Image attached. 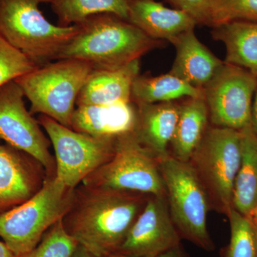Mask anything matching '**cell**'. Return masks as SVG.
I'll return each instance as SVG.
<instances>
[{
    "instance_id": "cell-17",
    "label": "cell",
    "mask_w": 257,
    "mask_h": 257,
    "mask_svg": "<svg viewBox=\"0 0 257 257\" xmlns=\"http://www.w3.org/2000/svg\"><path fill=\"white\" fill-rule=\"evenodd\" d=\"M140 60L114 69H93L76 105H110L131 101L132 86L140 74Z\"/></svg>"
},
{
    "instance_id": "cell-13",
    "label": "cell",
    "mask_w": 257,
    "mask_h": 257,
    "mask_svg": "<svg viewBox=\"0 0 257 257\" xmlns=\"http://www.w3.org/2000/svg\"><path fill=\"white\" fill-rule=\"evenodd\" d=\"M39 170L44 169L31 157L0 144V213L26 202L41 189L46 177Z\"/></svg>"
},
{
    "instance_id": "cell-11",
    "label": "cell",
    "mask_w": 257,
    "mask_h": 257,
    "mask_svg": "<svg viewBox=\"0 0 257 257\" xmlns=\"http://www.w3.org/2000/svg\"><path fill=\"white\" fill-rule=\"evenodd\" d=\"M16 81L0 88V142L27 154L42 166L47 177H55L56 164L50 143L24 102Z\"/></svg>"
},
{
    "instance_id": "cell-6",
    "label": "cell",
    "mask_w": 257,
    "mask_h": 257,
    "mask_svg": "<svg viewBox=\"0 0 257 257\" xmlns=\"http://www.w3.org/2000/svg\"><path fill=\"white\" fill-rule=\"evenodd\" d=\"M172 220L181 239L207 251L214 249L207 229L211 209L209 197L189 162L177 160L169 154L159 160Z\"/></svg>"
},
{
    "instance_id": "cell-4",
    "label": "cell",
    "mask_w": 257,
    "mask_h": 257,
    "mask_svg": "<svg viewBox=\"0 0 257 257\" xmlns=\"http://www.w3.org/2000/svg\"><path fill=\"white\" fill-rule=\"evenodd\" d=\"M48 0H0V35L40 67L56 60L78 25L56 26L39 8Z\"/></svg>"
},
{
    "instance_id": "cell-35",
    "label": "cell",
    "mask_w": 257,
    "mask_h": 257,
    "mask_svg": "<svg viewBox=\"0 0 257 257\" xmlns=\"http://www.w3.org/2000/svg\"><path fill=\"white\" fill-rule=\"evenodd\" d=\"M255 228H256V239H257V226H255Z\"/></svg>"
},
{
    "instance_id": "cell-12",
    "label": "cell",
    "mask_w": 257,
    "mask_h": 257,
    "mask_svg": "<svg viewBox=\"0 0 257 257\" xmlns=\"http://www.w3.org/2000/svg\"><path fill=\"white\" fill-rule=\"evenodd\" d=\"M166 196L148 200L117 252L126 257H156L180 245Z\"/></svg>"
},
{
    "instance_id": "cell-32",
    "label": "cell",
    "mask_w": 257,
    "mask_h": 257,
    "mask_svg": "<svg viewBox=\"0 0 257 257\" xmlns=\"http://www.w3.org/2000/svg\"><path fill=\"white\" fill-rule=\"evenodd\" d=\"M0 257H17L3 241H0Z\"/></svg>"
},
{
    "instance_id": "cell-2",
    "label": "cell",
    "mask_w": 257,
    "mask_h": 257,
    "mask_svg": "<svg viewBox=\"0 0 257 257\" xmlns=\"http://www.w3.org/2000/svg\"><path fill=\"white\" fill-rule=\"evenodd\" d=\"M77 25L78 32L56 60L84 61L94 69H118L164 45L115 15H92Z\"/></svg>"
},
{
    "instance_id": "cell-5",
    "label": "cell",
    "mask_w": 257,
    "mask_h": 257,
    "mask_svg": "<svg viewBox=\"0 0 257 257\" xmlns=\"http://www.w3.org/2000/svg\"><path fill=\"white\" fill-rule=\"evenodd\" d=\"M92 64L77 60H60L37 67L17 79L31 103V114L46 115L71 128L76 102L92 72Z\"/></svg>"
},
{
    "instance_id": "cell-8",
    "label": "cell",
    "mask_w": 257,
    "mask_h": 257,
    "mask_svg": "<svg viewBox=\"0 0 257 257\" xmlns=\"http://www.w3.org/2000/svg\"><path fill=\"white\" fill-rule=\"evenodd\" d=\"M87 188L166 196L159 160L133 132L116 139L114 156L82 182Z\"/></svg>"
},
{
    "instance_id": "cell-30",
    "label": "cell",
    "mask_w": 257,
    "mask_h": 257,
    "mask_svg": "<svg viewBox=\"0 0 257 257\" xmlns=\"http://www.w3.org/2000/svg\"><path fill=\"white\" fill-rule=\"evenodd\" d=\"M156 257H185L183 251L181 249L180 245L176 246L175 248H171L165 252L161 253Z\"/></svg>"
},
{
    "instance_id": "cell-29",
    "label": "cell",
    "mask_w": 257,
    "mask_h": 257,
    "mask_svg": "<svg viewBox=\"0 0 257 257\" xmlns=\"http://www.w3.org/2000/svg\"><path fill=\"white\" fill-rule=\"evenodd\" d=\"M251 126L253 133L257 136V89L253 96L252 106H251Z\"/></svg>"
},
{
    "instance_id": "cell-28",
    "label": "cell",
    "mask_w": 257,
    "mask_h": 257,
    "mask_svg": "<svg viewBox=\"0 0 257 257\" xmlns=\"http://www.w3.org/2000/svg\"><path fill=\"white\" fill-rule=\"evenodd\" d=\"M175 9L189 15L197 25L211 27V0H167Z\"/></svg>"
},
{
    "instance_id": "cell-9",
    "label": "cell",
    "mask_w": 257,
    "mask_h": 257,
    "mask_svg": "<svg viewBox=\"0 0 257 257\" xmlns=\"http://www.w3.org/2000/svg\"><path fill=\"white\" fill-rule=\"evenodd\" d=\"M39 124L50 138L55 153V177L74 189L114 156L116 138H96L74 131L40 114Z\"/></svg>"
},
{
    "instance_id": "cell-26",
    "label": "cell",
    "mask_w": 257,
    "mask_h": 257,
    "mask_svg": "<svg viewBox=\"0 0 257 257\" xmlns=\"http://www.w3.org/2000/svg\"><path fill=\"white\" fill-rule=\"evenodd\" d=\"M236 21L257 23V0H211V28Z\"/></svg>"
},
{
    "instance_id": "cell-34",
    "label": "cell",
    "mask_w": 257,
    "mask_h": 257,
    "mask_svg": "<svg viewBox=\"0 0 257 257\" xmlns=\"http://www.w3.org/2000/svg\"><path fill=\"white\" fill-rule=\"evenodd\" d=\"M108 257H126L123 256V255L119 254V253H113V254L110 255V256Z\"/></svg>"
},
{
    "instance_id": "cell-7",
    "label": "cell",
    "mask_w": 257,
    "mask_h": 257,
    "mask_svg": "<svg viewBox=\"0 0 257 257\" xmlns=\"http://www.w3.org/2000/svg\"><path fill=\"white\" fill-rule=\"evenodd\" d=\"M241 160V133L208 126L189 163L209 197L211 209L227 215Z\"/></svg>"
},
{
    "instance_id": "cell-3",
    "label": "cell",
    "mask_w": 257,
    "mask_h": 257,
    "mask_svg": "<svg viewBox=\"0 0 257 257\" xmlns=\"http://www.w3.org/2000/svg\"><path fill=\"white\" fill-rule=\"evenodd\" d=\"M75 189L55 177H46L28 201L0 213V238L19 257L36 247L47 230L62 219L73 202Z\"/></svg>"
},
{
    "instance_id": "cell-10",
    "label": "cell",
    "mask_w": 257,
    "mask_h": 257,
    "mask_svg": "<svg viewBox=\"0 0 257 257\" xmlns=\"http://www.w3.org/2000/svg\"><path fill=\"white\" fill-rule=\"evenodd\" d=\"M256 89V76L224 62L203 89L211 125L236 131L249 126Z\"/></svg>"
},
{
    "instance_id": "cell-25",
    "label": "cell",
    "mask_w": 257,
    "mask_h": 257,
    "mask_svg": "<svg viewBox=\"0 0 257 257\" xmlns=\"http://www.w3.org/2000/svg\"><path fill=\"white\" fill-rule=\"evenodd\" d=\"M77 244L61 219L47 230L36 247L19 257H72Z\"/></svg>"
},
{
    "instance_id": "cell-23",
    "label": "cell",
    "mask_w": 257,
    "mask_h": 257,
    "mask_svg": "<svg viewBox=\"0 0 257 257\" xmlns=\"http://www.w3.org/2000/svg\"><path fill=\"white\" fill-rule=\"evenodd\" d=\"M58 18L59 26L78 25L98 14H112L127 20L128 0H48Z\"/></svg>"
},
{
    "instance_id": "cell-22",
    "label": "cell",
    "mask_w": 257,
    "mask_h": 257,
    "mask_svg": "<svg viewBox=\"0 0 257 257\" xmlns=\"http://www.w3.org/2000/svg\"><path fill=\"white\" fill-rule=\"evenodd\" d=\"M201 96H204L203 89L193 87L170 72L156 77L139 74L131 89V101L137 105Z\"/></svg>"
},
{
    "instance_id": "cell-31",
    "label": "cell",
    "mask_w": 257,
    "mask_h": 257,
    "mask_svg": "<svg viewBox=\"0 0 257 257\" xmlns=\"http://www.w3.org/2000/svg\"><path fill=\"white\" fill-rule=\"evenodd\" d=\"M72 257H100L96 256L93 254L90 251H88L87 248H84V246L81 245L77 244V247L74 250L73 254Z\"/></svg>"
},
{
    "instance_id": "cell-18",
    "label": "cell",
    "mask_w": 257,
    "mask_h": 257,
    "mask_svg": "<svg viewBox=\"0 0 257 257\" xmlns=\"http://www.w3.org/2000/svg\"><path fill=\"white\" fill-rule=\"evenodd\" d=\"M172 43L176 57L170 73L198 89H204L224 64L199 41L194 29L184 32Z\"/></svg>"
},
{
    "instance_id": "cell-21",
    "label": "cell",
    "mask_w": 257,
    "mask_h": 257,
    "mask_svg": "<svg viewBox=\"0 0 257 257\" xmlns=\"http://www.w3.org/2000/svg\"><path fill=\"white\" fill-rule=\"evenodd\" d=\"M240 133L241 160L235 181L232 207L248 217L257 204V136L251 124Z\"/></svg>"
},
{
    "instance_id": "cell-14",
    "label": "cell",
    "mask_w": 257,
    "mask_h": 257,
    "mask_svg": "<svg viewBox=\"0 0 257 257\" xmlns=\"http://www.w3.org/2000/svg\"><path fill=\"white\" fill-rule=\"evenodd\" d=\"M138 109L133 101L110 105L78 106L71 128L96 138H118L131 133L136 124Z\"/></svg>"
},
{
    "instance_id": "cell-19",
    "label": "cell",
    "mask_w": 257,
    "mask_h": 257,
    "mask_svg": "<svg viewBox=\"0 0 257 257\" xmlns=\"http://www.w3.org/2000/svg\"><path fill=\"white\" fill-rule=\"evenodd\" d=\"M209 111L204 96L187 98L180 104L178 121L171 141L172 157L189 162L209 126Z\"/></svg>"
},
{
    "instance_id": "cell-24",
    "label": "cell",
    "mask_w": 257,
    "mask_h": 257,
    "mask_svg": "<svg viewBox=\"0 0 257 257\" xmlns=\"http://www.w3.org/2000/svg\"><path fill=\"white\" fill-rule=\"evenodd\" d=\"M230 241L223 257H257L256 228L247 216L231 208L228 213Z\"/></svg>"
},
{
    "instance_id": "cell-15",
    "label": "cell",
    "mask_w": 257,
    "mask_h": 257,
    "mask_svg": "<svg viewBox=\"0 0 257 257\" xmlns=\"http://www.w3.org/2000/svg\"><path fill=\"white\" fill-rule=\"evenodd\" d=\"M136 106L134 133L138 141L158 160L167 156L178 121L180 104L174 101Z\"/></svg>"
},
{
    "instance_id": "cell-33",
    "label": "cell",
    "mask_w": 257,
    "mask_h": 257,
    "mask_svg": "<svg viewBox=\"0 0 257 257\" xmlns=\"http://www.w3.org/2000/svg\"><path fill=\"white\" fill-rule=\"evenodd\" d=\"M248 218L255 226H257V204L255 206V207L253 208L252 211H251Z\"/></svg>"
},
{
    "instance_id": "cell-27",
    "label": "cell",
    "mask_w": 257,
    "mask_h": 257,
    "mask_svg": "<svg viewBox=\"0 0 257 257\" xmlns=\"http://www.w3.org/2000/svg\"><path fill=\"white\" fill-rule=\"evenodd\" d=\"M38 66L10 45L0 35V88Z\"/></svg>"
},
{
    "instance_id": "cell-1",
    "label": "cell",
    "mask_w": 257,
    "mask_h": 257,
    "mask_svg": "<svg viewBox=\"0 0 257 257\" xmlns=\"http://www.w3.org/2000/svg\"><path fill=\"white\" fill-rule=\"evenodd\" d=\"M151 195L83 187L62 218L64 229L93 254L117 252Z\"/></svg>"
},
{
    "instance_id": "cell-16",
    "label": "cell",
    "mask_w": 257,
    "mask_h": 257,
    "mask_svg": "<svg viewBox=\"0 0 257 257\" xmlns=\"http://www.w3.org/2000/svg\"><path fill=\"white\" fill-rule=\"evenodd\" d=\"M128 21L151 38L171 43L197 25L184 12L167 8L155 0H128Z\"/></svg>"
},
{
    "instance_id": "cell-20",
    "label": "cell",
    "mask_w": 257,
    "mask_h": 257,
    "mask_svg": "<svg viewBox=\"0 0 257 257\" xmlns=\"http://www.w3.org/2000/svg\"><path fill=\"white\" fill-rule=\"evenodd\" d=\"M212 28L213 38L226 47L224 62L257 77V23L231 22Z\"/></svg>"
}]
</instances>
